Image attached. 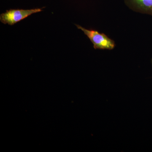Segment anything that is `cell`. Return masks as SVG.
Wrapping results in <instances>:
<instances>
[{
	"mask_svg": "<svg viewBox=\"0 0 152 152\" xmlns=\"http://www.w3.org/2000/svg\"><path fill=\"white\" fill-rule=\"evenodd\" d=\"M78 29L81 30L89 38L95 50H112L115 48L116 44L113 40L104 33L99 32L96 30L87 29L78 25H76Z\"/></svg>",
	"mask_w": 152,
	"mask_h": 152,
	"instance_id": "obj_1",
	"label": "cell"
},
{
	"mask_svg": "<svg viewBox=\"0 0 152 152\" xmlns=\"http://www.w3.org/2000/svg\"><path fill=\"white\" fill-rule=\"evenodd\" d=\"M151 62L152 65V58L151 59Z\"/></svg>",
	"mask_w": 152,
	"mask_h": 152,
	"instance_id": "obj_4",
	"label": "cell"
},
{
	"mask_svg": "<svg viewBox=\"0 0 152 152\" xmlns=\"http://www.w3.org/2000/svg\"><path fill=\"white\" fill-rule=\"evenodd\" d=\"M42 11V9L37 8L31 10H7L6 12L1 14L0 21L4 24L13 26L20 21L31 15Z\"/></svg>",
	"mask_w": 152,
	"mask_h": 152,
	"instance_id": "obj_2",
	"label": "cell"
},
{
	"mask_svg": "<svg viewBox=\"0 0 152 152\" xmlns=\"http://www.w3.org/2000/svg\"><path fill=\"white\" fill-rule=\"evenodd\" d=\"M125 4L134 12L152 16V0H124Z\"/></svg>",
	"mask_w": 152,
	"mask_h": 152,
	"instance_id": "obj_3",
	"label": "cell"
}]
</instances>
